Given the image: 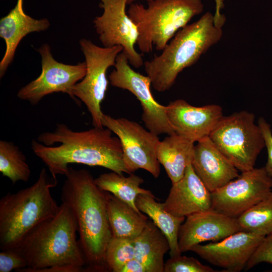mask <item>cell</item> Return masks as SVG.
Returning a JSON list of instances; mask_svg holds the SVG:
<instances>
[{
  "instance_id": "1",
  "label": "cell",
  "mask_w": 272,
  "mask_h": 272,
  "mask_svg": "<svg viewBox=\"0 0 272 272\" xmlns=\"http://www.w3.org/2000/svg\"><path fill=\"white\" fill-rule=\"evenodd\" d=\"M108 128L94 127L74 131L57 123L52 131L41 133L32 141L33 153L47 167L51 176L65 175L70 164L100 166L119 174L128 173L123 161L121 143Z\"/></svg>"
},
{
  "instance_id": "2",
  "label": "cell",
  "mask_w": 272,
  "mask_h": 272,
  "mask_svg": "<svg viewBox=\"0 0 272 272\" xmlns=\"http://www.w3.org/2000/svg\"><path fill=\"white\" fill-rule=\"evenodd\" d=\"M65 176L61 200L71 209L77 221L79 242L86 261L84 271H109L105 254L112 236L106 191L96 185L86 169L69 167Z\"/></svg>"
},
{
  "instance_id": "3",
  "label": "cell",
  "mask_w": 272,
  "mask_h": 272,
  "mask_svg": "<svg viewBox=\"0 0 272 272\" xmlns=\"http://www.w3.org/2000/svg\"><path fill=\"white\" fill-rule=\"evenodd\" d=\"M77 232L76 217L71 209L62 202L54 217L34 227L16 247L27 263V267L18 271L36 272L63 265L85 270L86 261L77 240Z\"/></svg>"
},
{
  "instance_id": "4",
  "label": "cell",
  "mask_w": 272,
  "mask_h": 272,
  "mask_svg": "<svg viewBox=\"0 0 272 272\" xmlns=\"http://www.w3.org/2000/svg\"><path fill=\"white\" fill-rule=\"evenodd\" d=\"M225 22L226 17L217 19L208 12L179 30L161 54L144 63L153 88L159 92L170 89L179 73L221 40Z\"/></svg>"
},
{
  "instance_id": "5",
  "label": "cell",
  "mask_w": 272,
  "mask_h": 272,
  "mask_svg": "<svg viewBox=\"0 0 272 272\" xmlns=\"http://www.w3.org/2000/svg\"><path fill=\"white\" fill-rule=\"evenodd\" d=\"M43 168L37 181L16 193L8 192L0 199V248H16L34 227L54 217L59 206L50 189L57 184Z\"/></svg>"
},
{
  "instance_id": "6",
  "label": "cell",
  "mask_w": 272,
  "mask_h": 272,
  "mask_svg": "<svg viewBox=\"0 0 272 272\" xmlns=\"http://www.w3.org/2000/svg\"><path fill=\"white\" fill-rule=\"evenodd\" d=\"M127 14L137 25V44L143 53L153 47L162 51L181 29L203 12L201 0H152L146 8L141 4L129 5Z\"/></svg>"
},
{
  "instance_id": "7",
  "label": "cell",
  "mask_w": 272,
  "mask_h": 272,
  "mask_svg": "<svg viewBox=\"0 0 272 272\" xmlns=\"http://www.w3.org/2000/svg\"><path fill=\"white\" fill-rule=\"evenodd\" d=\"M209 137L241 172L254 168L258 155L265 147L255 115L247 111L223 116Z\"/></svg>"
},
{
  "instance_id": "8",
  "label": "cell",
  "mask_w": 272,
  "mask_h": 272,
  "mask_svg": "<svg viewBox=\"0 0 272 272\" xmlns=\"http://www.w3.org/2000/svg\"><path fill=\"white\" fill-rule=\"evenodd\" d=\"M80 48L86 64L85 76L74 86L73 94L86 105L92 118L94 127L103 128V115L101 104L107 90L108 81L106 72L114 66L117 55L122 51L121 46L100 47L85 38L80 40Z\"/></svg>"
},
{
  "instance_id": "9",
  "label": "cell",
  "mask_w": 272,
  "mask_h": 272,
  "mask_svg": "<svg viewBox=\"0 0 272 272\" xmlns=\"http://www.w3.org/2000/svg\"><path fill=\"white\" fill-rule=\"evenodd\" d=\"M102 124L119 139L123 163L128 174L142 169L155 178L159 177L160 163L156 154L160 141L158 135L137 122L124 118H115L105 114L102 116Z\"/></svg>"
},
{
  "instance_id": "10",
  "label": "cell",
  "mask_w": 272,
  "mask_h": 272,
  "mask_svg": "<svg viewBox=\"0 0 272 272\" xmlns=\"http://www.w3.org/2000/svg\"><path fill=\"white\" fill-rule=\"evenodd\" d=\"M271 191L272 177L264 167L254 168L212 192V209L236 219Z\"/></svg>"
},
{
  "instance_id": "11",
  "label": "cell",
  "mask_w": 272,
  "mask_h": 272,
  "mask_svg": "<svg viewBox=\"0 0 272 272\" xmlns=\"http://www.w3.org/2000/svg\"><path fill=\"white\" fill-rule=\"evenodd\" d=\"M114 67L109 76L110 84L128 91L140 102L146 128L157 135L175 133L168 121L166 106L157 102L152 94L149 77L134 71L122 51L117 55Z\"/></svg>"
},
{
  "instance_id": "12",
  "label": "cell",
  "mask_w": 272,
  "mask_h": 272,
  "mask_svg": "<svg viewBox=\"0 0 272 272\" xmlns=\"http://www.w3.org/2000/svg\"><path fill=\"white\" fill-rule=\"evenodd\" d=\"M37 51L41 57V73L36 79L22 87L17 97L35 105L46 95L62 92L67 94L77 102L73 90L85 76V61L76 65L58 62L53 57L50 47L47 43L41 45Z\"/></svg>"
},
{
  "instance_id": "13",
  "label": "cell",
  "mask_w": 272,
  "mask_h": 272,
  "mask_svg": "<svg viewBox=\"0 0 272 272\" xmlns=\"http://www.w3.org/2000/svg\"><path fill=\"white\" fill-rule=\"evenodd\" d=\"M127 0H100L103 13L93 20L94 28L104 47L121 46L130 65L139 68L143 59L134 48L139 32L126 11Z\"/></svg>"
},
{
  "instance_id": "14",
  "label": "cell",
  "mask_w": 272,
  "mask_h": 272,
  "mask_svg": "<svg viewBox=\"0 0 272 272\" xmlns=\"http://www.w3.org/2000/svg\"><path fill=\"white\" fill-rule=\"evenodd\" d=\"M264 237L240 231L220 240L192 247L194 252L210 264L225 271L240 272L247 264Z\"/></svg>"
},
{
  "instance_id": "15",
  "label": "cell",
  "mask_w": 272,
  "mask_h": 272,
  "mask_svg": "<svg viewBox=\"0 0 272 272\" xmlns=\"http://www.w3.org/2000/svg\"><path fill=\"white\" fill-rule=\"evenodd\" d=\"M168 121L175 133L194 143L209 137L223 117L217 104L197 107L183 99H177L166 106Z\"/></svg>"
},
{
  "instance_id": "16",
  "label": "cell",
  "mask_w": 272,
  "mask_h": 272,
  "mask_svg": "<svg viewBox=\"0 0 272 272\" xmlns=\"http://www.w3.org/2000/svg\"><path fill=\"white\" fill-rule=\"evenodd\" d=\"M242 231L237 219L213 210L193 214L186 217L178 232V246L181 253L201 242H217Z\"/></svg>"
},
{
  "instance_id": "17",
  "label": "cell",
  "mask_w": 272,
  "mask_h": 272,
  "mask_svg": "<svg viewBox=\"0 0 272 272\" xmlns=\"http://www.w3.org/2000/svg\"><path fill=\"white\" fill-rule=\"evenodd\" d=\"M191 162L193 168L211 192L224 186L239 175L238 170L209 137L196 142Z\"/></svg>"
},
{
  "instance_id": "18",
  "label": "cell",
  "mask_w": 272,
  "mask_h": 272,
  "mask_svg": "<svg viewBox=\"0 0 272 272\" xmlns=\"http://www.w3.org/2000/svg\"><path fill=\"white\" fill-rule=\"evenodd\" d=\"M163 205L167 212L178 217H187L212 210L211 192L196 174L191 163L187 167L183 176L172 184Z\"/></svg>"
},
{
  "instance_id": "19",
  "label": "cell",
  "mask_w": 272,
  "mask_h": 272,
  "mask_svg": "<svg viewBox=\"0 0 272 272\" xmlns=\"http://www.w3.org/2000/svg\"><path fill=\"white\" fill-rule=\"evenodd\" d=\"M24 0H17L14 7L0 20V37L6 43V50L0 62L2 78L13 62L21 40L28 34L48 29L50 23L46 18L36 19L27 15L23 9Z\"/></svg>"
},
{
  "instance_id": "20",
  "label": "cell",
  "mask_w": 272,
  "mask_h": 272,
  "mask_svg": "<svg viewBox=\"0 0 272 272\" xmlns=\"http://www.w3.org/2000/svg\"><path fill=\"white\" fill-rule=\"evenodd\" d=\"M194 143L176 133L168 134L159 141L156 149L157 157L172 184L183 176L187 167L191 163Z\"/></svg>"
},
{
  "instance_id": "21",
  "label": "cell",
  "mask_w": 272,
  "mask_h": 272,
  "mask_svg": "<svg viewBox=\"0 0 272 272\" xmlns=\"http://www.w3.org/2000/svg\"><path fill=\"white\" fill-rule=\"evenodd\" d=\"M134 257L147 272H164V255L170 249L168 239L151 220L142 232L133 238Z\"/></svg>"
},
{
  "instance_id": "22",
  "label": "cell",
  "mask_w": 272,
  "mask_h": 272,
  "mask_svg": "<svg viewBox=\"0 0 272 272\" xmlns=\"http://www.w3.org/2000/svg\"><path fill=\"white\" fill-rule=\"evenodd\" d=\"M107 211L112 237L134 238L149 220L141 212L106 191Z\"/></svg>"
},
{
  "instance_id": "23",
  "label": "cell",
  "mask_w": 272,
  "mask_h": 272,
  "mask_svg": "<svg viewBox=\"0 0 272 272\" xmlns=\"http://www.w3.org/2000/svg\"><path fill=\"white\" fill-rule=\"evenodd\" d=\"M153 194H140L136 198L135 205L166 236L170 247V257L180 255L182 253L178 246V232L185 217L170 214L164 208L163 203L157 202Z\"/></svg>"
},
{
  "instance_id": "24",
  "label": "cell",
  "mask_w": 272,
  "mask_h": 272,
  "mask_svg": "<svg viewBox=\"0 0 272 272\" xmlns=\"http://www.w3.org/2000/svg\"><path fill=\"white\" fill-rule=\"evenodd\" d=\"M94 180L101 189L112 193L139 212L141 211L135 205L137 196L140 194H153L150 190L140 187L144 182V179L132 173L125 177L112 171L100 175Z\"/></svg>"
},
{
  "instance_id": "25",
  "label": "cell",
  "mask_w": 272,
  "mask_h": 272,
  "mask_svg": "<svg viewBox=\"0 0 272 272\" xmlns=\"http://www.w3.org/2000/svg\"><path fill=\"white\" fill-rule=\"evenodd\" d=\"M0 172L13 184L27 182L31 171L25 155L13 142L0 141Z\"/></svg>"
},
{
  "instance_id": "26",
  "label": "cell",
  "mask_w": 272,
  "mask_h": 272,
  "mask_svg": "<svg viewBox=\"0 0 272 272\" xmlns=\"http://www.w3.org/2000/svg\"><path fill=\"white\" fill-rule=\"evenodd\" d=\"M237 219L242 231L265 237L272 232V191Z\"/></svg>"
},
{
  "instance_id": "27",
  "label": "cell",
  "mask_w": 272,
  "mask_h": 272,
  "mask_svg": "<svg viewBox=\"0 0 272 272\" xmlns=\"http://www.w3.org/2000/svg\"><path fill=\"white\" fill-rule=\"evenodd\" d=\"M134 253L133 239L112 237L105 254L109 271L119 272L128 261L134 257Z\"/></svg>"
},
{
  "instance_id": "28",
  "label": "cell",
  "mask_w": 272,
  "mask_h": 272,
  "mask_svg": "<svg viewBox=\"0 0 272 272\" xmlns=\"http://www.w3.org/2000/svg\"><path fill=\"white\" fill-rule=\"evenodd\" d=\"M209 266L192 257L181 255L170 257L164 264V272H214Z\"/></svg>"
},
{
  "instance_id": "29",
  "label": "cell",
  "mask_w": 272,
  "mask_h": 272,
  "mask_svg": "<svg viewBox=\"0 0 272 272\" xmlns=\"http://www.w3.org/2000/svg\"><path fill=\"white\" fill-rule=\"evenodd\" d=\"M27 261L16 248L3 250L0 253V272L18 271L27 267Z\"/></svg>"
},
{
  "instance_id": "30",
  "label": "cell",
  "mask_w": 272,
  "mask_h": 272,
  "mask_svg": "<svg viewBox=\"0 0 272 272\" xmlns=\"http://www.w3.org/2000/svg\"><path fill=\"white\" fill-rule=\"evenodd\" d=\"M262 262L272 264V232L265 236L248 261L247 270Z\"/></svg>"
},
{
  "instance_id": "31",
  "label": "cell",
  "mask_w": 272,
  "mask_h": 272,
  "mask_svg": "<svg viewBox=\"0 0 272 272\" xmlns=\"http://www.w3.org/2000/svg\"><path fill=\"white\" fill-rule=\"evenodd\" d=\"M259 125L267 151V161L264 167L268 175L272 177V131L270 125L262 117L258 118Z\"/></svg>"
},
{
  "instance_id": "32",
  "label": "cell",
  "mask_w": 272,
  "mask_h": 272,
  "mask_svg": "<svg viewBox=\"0 0 272 272\" xmlns=\"http://www.w3.org/2000/svg\"><path fill=\"white\" fill-rule=\"evenodd\" d=\"M119 272H147L145 267L134 258L128 261Z\"/></svg>"
},
{
  "instance_id": "33",
  "label": "cell",
  "mask_w": 272,
  "mask_h": 272,
  "mask_svg": "<svg viewBox=\"0 0 272 272\" xmlns=\"http://www.w3.org/2000/svg\"><path fill=\"white\" fill-rule=\"evenodd\" d=\"M135 1L137 0H127V5H130L133 3H134ZM148 2H150V1H151L152 0H146Z\"/></svg>"
}]
</instances>
